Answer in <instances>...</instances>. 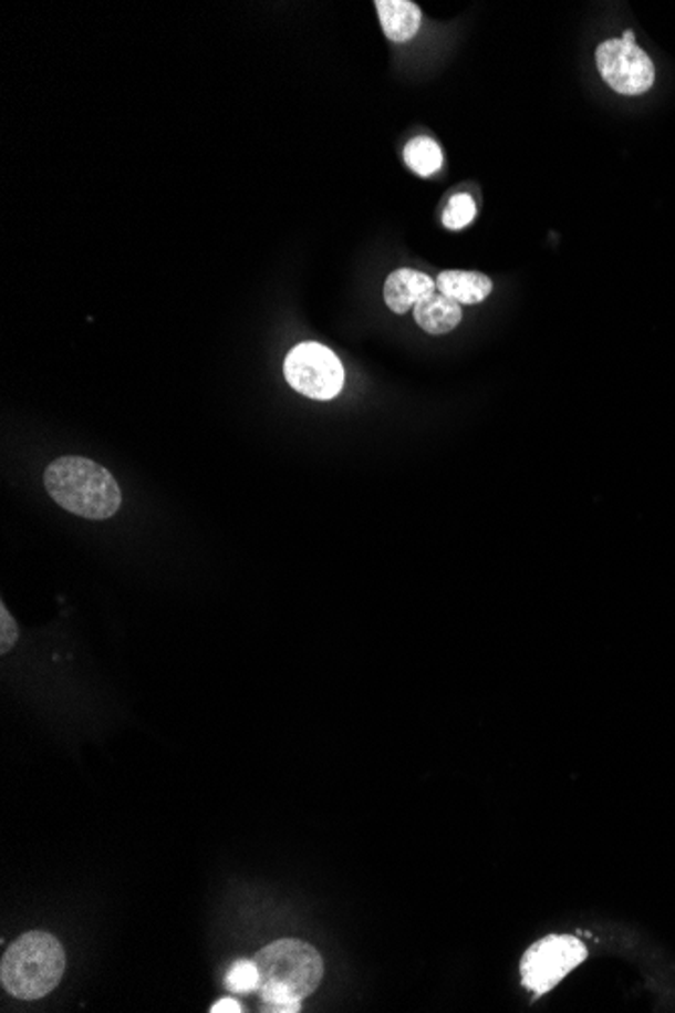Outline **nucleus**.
I'll return each instance as SVG.
<instances>
[{
  "instance_id": "1a4fd4ad",
  "label": "nucleus",
  "mask_w": 675,
  "mask_h": 1013,
  "mask_svg": "<svg viewBox=\"0 0 675 1013\" xmlns=\"http://www.w3.org/2000/svg\"><path fill=\"white\" fill-rule=\"evenodd\" d=\"M435 283H437L439 293H443L445 298H451L454 302L466 303V306L484 302L494 288L488 276H484L479 271H459V269L442 271Z\"/></svg>"
},
{
  "instance_id": "423d86ee",
  "label": "nucleus",
  "mask_w": 675,
  "mask_h": 1013,
  "mask_svg": "<svg viewBox=\"0 0 675 1013\" xmlns=\"http://www.w3.org/2000/svg\"><path fill=\"white\" fill-rule=\"evenodd\" d=\"M596 68L606 85L621 95L645 94L655 82V65L650 55L623 39H609L596 48Z\"/></svg>"
},
{
  "instance_id": "7ed1b4c3",
  "label": "nucleus",
  "mask_w": 675,
  "mask_h": 1013,
  "mask_svg": "<svg viewBox=\"0 0 675 1013\" xmlns=\"http://www.w3.org/2000/svg\"><path fill=\"white\" fill-rule=\"evenodd\" d=\"M63 973V944L45 931L24 932L7 949L0 965L2 988L24 1002L49 995L61 983Z\"/></svg>"
},
{
  "instance_id": "6e6552de",
  "label": "nucleus",
  "mask_w": 675,
  "mask_h": 1013,
  "mask_svg": "<svg viewBox=\"0 0 675 1013\" xmlns=\"http://www.w3.org/2000/svg\"><path fill=\"white\" fill-rule=\"evenodd\" d=\"M385 35L395 43H407L419 33L420 9L408 0H376L374 2Z\"/></svg>"
},
{
  "instance_id": "dca6fc26",
  "label": "nucleus",
  "mask_w": 675,
  "mask_h": 1013,
  "mask_svg": "<svg viewBox=\"0 0 675 1013\" xmlns=\"http://www.w3.org/2000/svg\"><path fill=\"white\" fill-rule=\"evenodd\" d=\"M623 41L629 43V45H637V41H635V33H633V31H625V33H623Z\"/></svg>"
},
{
  "instance_id": "39448f33",
  "label": "nucleus",
  "mask_w": 675,
  "mask_h": 1013,
  "mask_svg": "<svg viewBox=\"0 0 675 1013\" xmlns=\"http://www.w3.org/2000/svg\"><path fill=\"white\" fill-rule=\"evenodd\" d=\"M586 959V947L571 934H548L532 944L520 963L522 983L536 995L554 990Z\"/></svg>"
},
{
  "instance_id": "f257e3e1",
  "label": "nucleus",
  "mask_w": 675,
  "mask_h": 1013,
  "mask_svg": "<svg viewBox=\"0 0 675 1013\" xmlns=\"http://www.w3.org/2000/svg\"><path fill=\"white\" fill-rule=\"evenodd\" d=\"M263 1012L298 1013L324 978V961L310 943L281 939L263 947L256 959Z\"/></svg>"
},
{
  "instance_id": "4468645a",
  "label": "nucleus",
  "mask_w": 675,
  "mask_h": 1013,
  "mask_svg": "<svg viewBox=\"0 0 675 1013\" xmlns=\"http://www.w3.org/2000/svg\"><path fill=\"white\" fill-rule=\"evenodd\" d=\"M19 640V628L17 621L11 618L4 603L0 606V653H9L14 643Z\"/></svg>"
},
{
  "instance_id": "ddd939ff",
  "label": "nucleus",
  "mask_w": 675,
  "mask_h": 1013,
  "mask_svg": "<svg viewBox=\"0 0 675 1013\" xmlns=\"http://www.w3.org/2000/svg\"><path fill=\"white\" fill-rule=\"evenodd\" d=\"M227 988L233 993H251L259 990V971L256 961H237L225 978Z\"/></svg>"
},
{
  "instance_id": "20e7f679",
  "label": "nucleus",
  "mask_w": 675,
  "mask_h": 1013,
  "mask_svg": "<svg viewBox=\"0 0 675 1013\" xmlns=\"http://www.w3.org/2000/svg\"><path fill=\"white\" fill-rule=\"evenodd\" d=\"M283 374L293 391L315 401H330L344 386L342 362L320 342L293 347L283 362Z\"/></svg>"
},
{
  "instance_id": "f03ea898",
  "label": "nucleus",
  "mask_w": 675,
  "mask_h": 1013,
  "mask_svg": "<svg viewBox=\"0 0 675 1013\" xmlns=\"http://www.w3.org/2000/svg\"><path fill=\"white\" fill-rule=\"evenodd\" d=\"M45 489L68 513L87 520L112 518L122 508V489L116 478L80 455L59 457L45 469Z\"/></svg>"
},
{
  "instance_id": "9b49d317",
  "label": "nucleus",
  "mask_w": 675,
  "mask_h": 1013,
  "mask_svg": "<svg viewBox=\"0 0 675 1013\" xmlns=\"http://www.w3.org/2000/svg\"><path fill=\"white\" fill-rule=\"evenodd\" d=\"M405 163H407L408 168L419 176H432L442 168L443 164V152L439 148V144L433 141V138H427V136H419V138H413L405 146Z\"/></svg>"
},
{
  "instance_id": "0eeeda50",
  "label": "nucleus",
  "mask_w": 675,
  "mask_h": 1013,
  "mask_svg": "<svg viewBox=\"0 0 675 1013\" xmlns=\"http://www.w3.org/2000/svg\"><path fill=\"white\" fill-rule=\"evenodd\" d=\"M437 283L423 271L401 268L393 271L385 281V303L395 314H407L411 308L432 298Z\"/></svg>"
},
{
  "instance_id": "f8f14e48",
  "label": "nucleus",
  "mask_w": 675,
  "mask_h": 1013,
  "mask_svg": "<svg viewBox=\"0 0 675 1013\" xmlns=\"http://www.w3.org/2000/svg\"><path fill=\"white\" fill-rule=\"evenodd\" d=\"M476 213H478V207H476L474 198L469 197V195H455V197L449 198V205L443 213V225L449 231H459V229H464L469 223L474 221Z\"/></svg>"
},
{
  "instance_id": "9d476101",
  "label": "nucleus",
  "mask_w": 675,
  "mask_h": 1013,
  "mask_svg": "<svg viewBox=\"0 0 675 1013\" xmlns=\"http://www.w3.org/2000/svg\"><path fill=\"white\" fill-rule=\"evenodd\" d=\"M413 316L420 330H425L433 337L449 334L464 318L461 303L454 302L451 298H445L443 293H433L432 298L415 306Z\"/></svg>"
},
{
  "instance_id": "2eb2a0df",
  "label": "nucleus",
  "mask_w": 675,
  "mask_h": 1013,
  "mask_svg": "<svg viewBox=\"0 0 675 1013\" xmlns=\"http://www.w3.org/2000/svg\"><path fill=\"white\" fill-rule=\"evenodd\" d=\"M210 1012H212V1013H241V1012H243V1007H241V1003L235 1002V1000H231V998H227V1000H221V1002L215 1003V1005H212V1010H210Z\"/></svg>"
}]
</instances>
